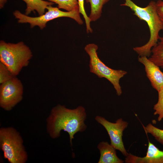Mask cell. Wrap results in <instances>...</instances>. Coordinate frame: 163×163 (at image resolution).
Instances as JSON below:
<instances>
[{"mask_svg": "<svg viewBox=\"0 0 163 163\" xmlns=\"http://www.w3.org/2000/svg\"><path fill=\"white\" fill-rule=\"evenodd\" d=\"M87 116L85 109L82 106L70 109L58 104L52 109L47 118L48 133L52 138L55 139L59 137L62 130L66 132L72 146L75 134L84 131L87 128L85 122Z\"/></svg>", "mask_w": 163, "mask_h": 163, "instance_id": "obj_1", "label": "cell"}, {"mask_svg": "<svg viewBox=\"0 0 163 163\" xmlns=\"http://www.w3.org/2000/svg\"><path fill=\"white\" fill-rule=\"evenodd\" d=\"M121 5L129 8L135 15L147 24L150 31L149 40L144 45L133 47V49L139 56L149 57L151 55L152 48L158 41L160 32L163 30V23L157 12L156 2L151 1L146 7H141L131 0H125L124 3Z\"/></svg>", "mask_w": 163, "mask_h": 163, "instance_id": "obj_2", "label": "cell"}, {"mask_svg": "<svg viewBox=\"0 0 163 163\" xmlns=\"http://www.w3.org/2000/svg\"><path fill=\"white\" fill-rule=\"evenodd\" d=\"M33 56L30 48L23 42L17 43L0 42V61L16 76L22 68L27 66Z\"/></svg>", "mask_w": 163, "mask_h": 163, "instance_id": "obj_3", "label": "cell"}, {"mask_svg": "<svg viewBox=\"0 0 163 163\" xmlns=\"http://www.w3.org/2000/svg\"><path fill=\"white\" fill-rule=\"evenodd\" d=\"M98 46L94 43H89L85 47V50L90 57V71L99 78H104L113 85L117 94L120 96L122 94L120 84V79L127 73V71L122 70H115L107 66L99 58L97 52Z\"/></svg>", "mask_w": 163, "mask_h": 163, "instance_id": "obj_4", "label": "cell"}, {"mask_svg": "<svg viewBox=\"0 0 163 163\" xmlns=\"http://www.w3.org/2000/svg\"><path fill=\"white\" fill-rule=\"evenodd\" d=\"M19 134L11 127L0 129V145L4 158L11 163H24L27 156Z\"/></svg>", "mask_w": 163, "mask_h": 163, "instance_id": "obj_5", "label": "cell"}, {"mask_svg": "<svg viewBox=\"0 0 163 163\" xmlns=\"http://www.w3.org/2000/svg\"><path fill=\"white\" fill-rule=\"evenodd\" d=\"M47 11L44 14L38 17H32L23 14L19 11L16 10L13 13L15 18L18 19L19 23H28L31 28L38 26L42 29L46 26L48 21L54 19L62 17H69L75 20L78 24H82L83 22L81 19L79 11V7L70 11H63L57 7L52 5L47 6Z\"/></svg>", "mask_w": 163, "mask_h": 163, "instance_id": "obj_6", "label": "cell"}, {"mask_svg": "<svg viewBox=\"0 0 163 163\" xmlns=\"http://www.w3.org/2000/svg\"><path fill=\"white\" fill-rule=\"evenodd\" d=\"M23 86L21 81L14 76L0 86V106L10 110L23 98Z\"/></svg>", "mask_w": 163, "mask_h": 163, "instance_id": "obj_7", "label": "cell"}, {"mask_svg": "<svg viewBox=\"0 0 163 163\" xmlns=\"http://www.w3.org/2000/svg\"><path fill=\"white\" fill-rule=\"evenodd\" d=\"M95 119L106 130L110 139V144L126 157L129 153L125 148L122 136L123 131L128 126V123L121 118L117 119L115 123L110 122L101 116H97Z\"/></svg>", "mask_w": 163, "mask_h": 163, "instance_id": "obj_8", "label": "cell"}, {"mask_svg": "<svg viewBox=\"0 0 163 163\" xmlns=\"http://www.w3.org/2000/svg\"><path fill=\"white\" fill-rule=\"evenodd\" d=\"M138 61L144 66L146 76L152 87L158 91L163 87V72L149 57L139 56Z\"/></svg>", "mask_w": 163, "mask_h": 163, "instance_id": "obj_9", "label": "cell"}, {"mask_svg": "<svg viewBox=\"0 0 163 163\" xmlns=\"http://www.w3.org/2000/svg\"><path fill=\"white\" fill-rule=\"evenodd\" d=\"M125 162L126 163H163V151L160 150L149 141L145 156L140 157L129 153L125 158Z\"/></svg>", "mask_w": 163, "mask_h": 163, "instance_id": "obj_10", "label": "cell"}, {"mask_svg": "<svg viewBox=\"0 0 163 163\" xmlns=\"http://www.w3.org/2000/svg\"><path fill=\"white\" fill-rule=\"evenodd\" d=\"M97 148L100 156L98 163H123L124 161L117 156L116 149L107 142H100Z\"/></svg>", "mask_w": 163, "mask_h": 163, "instance_id": "obj_11", "label": "cell"}, {"mask_svg": "<svg viewBox=\"0 0 163 163\" xmlns=\"http://www.w3.org/2000/svg\"><path fill=\"white\" fill-rule=\"evenodd\" d=\"M27 5L25 14L28 15L33 11H36L39 16L45 13V10L47 6L52 5L54 3L43 0H22Z\"/></svg>", "mask_w": 163, "mask_h": 163, "instance_id": "obj_12", "label": "cell"}, {"mask_svg": "<svg viewBox=\"0 0 163 163\" xmlns=\"http://www.w3.org/2000/svg\"><path fill=\"white\" fill-rule=\"evenodd\" d=\"M149 59L160 67L163 68V36L159 37L157 44L152 48Z\"/></svg>", "mask_w": 163, "mask_h": 163, "instance_id": "obj_13", "label": "cell"}, {"mask_svg": "<svg viewBox=\"0 0 163 163\" xmlns=\"http://www.w3.org/2000/svg\"><path fill=\"white\" fill-rule=\"evenodd\" d=\"M89 3L91 12L89 17L91 21H95L101 17L103 6L110 0H85Z\"/></svg>", "mask_w": 163, "mask_h": 163, "instance_id": "obj_14", "label": "cell"}, {"mask_svg": "<svg viewBox=\"0 0 163 163\" xmlns=\"http://www.w3.org/2000/svg\"><path fill=\"white\" fill-rule=\"evenodd\" d=\"M58 5L59 9L71 11L78 7V0H47Z\"/></svg>", "mask_w": 163, "mask_h": 163, "instance_id": "obj_15", "label": "cell"}, {"mask_svg": "<svg viewBox=\"0 0 163 163\" xmlns=\"http://www.w3.org/2000/svg\"><path fill=\"white\" fill-rule=\"evenodd\" d=\"M158 99L157 102L154 105V114L158 115L157 120L160 122L163 119V87L158 91Z\"/></svg>", "mask_w": 163, "mask_h": 163, "instance_id": "obj_16", "label": "cell"}, {"mask_svg": "<svg viewBox=\"0 0 163 163\" xmlns=\"http://www.w3.org/2000/svg\"><path fill=\"white\" fill-rule=\"evenodd\" d=\"M145 131L151 134L159 143L163 145V129H159L149 123L145 127Z\"/></svg>", "mask_w": 163, "mask_h": 163, "instance_id": "obj_17", "label": "cell"}, {"mask_svg": "<svg viewBox=\"0 0 163 163\" xmlns=\"http://www.w3.org/2000/svg\"><path fill=\"white\" fill-rule=\"evenodd\" d=\"M79 7V11L80 13L82 14L85 19L87 33H91L93 30L91 27V20L86 14L84 7V0H78Z\"/></svg>", "mask_w": 163, "mask_h": 163, "instance_id": "obj_18", "label": "cell"}, {"mask_svg": "<svg viewBox=\"0 0 163 163\" xmlns=\"http://www.w3.org/2000/svg\"><path fill=\"white\" fill-rule=\"evenodd\" d=\"M14 76L7 67L0 62V84L4 83Z\"/></svg>", "mask_w": 163, "mask_h": 163, "instance_id": "obj_19", "label": "cell"}, {"mask_svg": "<svg viewBox=\"0 0 163 163\" xmlns=\"http://www.w3.org/2000/svg\"><path fill=\"white\" fill-rule=\"evenodd\" d=\"M156 10L159 17L163 23V0H158L156 2Z\"/></svg>", "mask_w": 163, "mask_h": 163, "instance_id": "obj_20", "label": "cell"}, {"mask_svg": "<svg viewBox=\"0 0 163 163\" xmlns=\"http://www.w3.org/2000/svg\"><path fill=\"white\" fill-rule=\"evenodd\" d=\"M7 0H0V8H2L6 2Z\"/></svg>", "mask_w": 163, "mask_h": 163, "instance_id": "obj_21", "label": "cell"}]
</instances>
